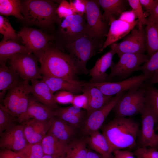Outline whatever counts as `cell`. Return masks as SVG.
<instances>
[{
	"label": "cell",
	"instance_id": "1",
	"mask_svg": "<svg viewBox=\"0 0 158 158\" xmlns=\"http://www.w3.org/2000/svg\"><path fill=\"white\" fill-rule=\"evenodd\" d=\"M34 55L40 63L42 75L60 78L74 82L79 81L77 77L79 73L74 62L68 54L58 47L49 44Z\"/></svg>",
	"mask_w": 158,
	"mask_h": 158
},
{
	"label": "cell",
	"instance_id": "2",
	"mask_svg": "<svg viewBox=\"0 0 158 158\" xmlns=\"http://www.w3.org/2000/svg\"><path fill=\"white\" fill-rule=\"evenodd\" d=\"M139 127V123L132 118L116 116L104 126L102 134L113 153L115 150L135 147Z\"/></svg>",
	"mask_w": 158,
	"mask_h": 158
},
{
	"label": "cell",
	"instance_id": "3",
	"mask_svg": "<svg viewBox=\"0 0 158 158\" xmlns=\"http://www.w3.org/2000/svg\"><path fill=\"white\" fill-rule=\"evenodd\" d=\"M58 6L50 0L22 1L21 10L23 20L29 25L44 28L50 27L56 20Z\"/></svg>",
	"mask_w": 158,
	"mask_h": 158
},
{
	"label": "cell",
	"instance_id": "4",
	"mask_svg": "<svg viewBox=\"0 0 158 158\" xmlns=\"http://www.w3.org/2000/svg\"><path fill=\"white\" fill-rule=\"evenodd\" d=\"M102 44L100 41L87 34L65 46L68 54L75 63L79 74H87L89 70L87 64L97 52H100Z\"/></svg>",
	"mask_w": 158,
	"mask_h": 158
},
{
	"label": "cell",
	"instance_id": "5",
	"mask_svg": "<svg viewBox=\"0 0 158 158\" xmlns=\"http://www.w3.org/2000/svg\"><path fill=\"white\" fill-rule=\"evenodd\" d=\"M117 63L113 62L110 67L111 71L105 81L110 82L114 78L120 80L129 77L135 71H139L140 66L149 58L145 54L126 53L123 54Z\"/></svg>",
	"mask_w": 158,
	"mask_h": 158
},
{
	"label": "cell",
	"instance_id": "6",
	"mask_svg": "<svg viewBox=\"0 0 158 158\" xmlns=\"http://www.w3.org/2000/svg\"><path fill=\"white\" fill-rule=\"evenodd\" d=\"M145 94L143 84L138 89L127 91L118 100L112 110L116 116L126 117L140 113L145 105Z\"/></svg>",
	"mask_w": 158,
	"mask_h": 158
},
{
	"label": "cell",
	"instance_id": "7",
	"mask_svg": "<svg viewBox=\"0 0 158 158\" xmlns=\"http://www.w3.org/2000/svg\"><path fill=\"white\" fill-rule=\"evenodd\" d=\"M140 113L141 117V125L137 140L138 147H150L158 148V138L155 133L154 128L158 121L155 114L147 104Z\"/></svg>",
	"mask_w": 158,
	"mask_h": 158
},
{
	"label": "cell",
	"instance_id": "8",
	"mask_svg": "<svg viewBox=\"0 0 158 158\" xmlns=\"http://www.w3.org/2000/svg\"><path fill=\"white\" fill-rule=\"evenodd\" d=\"M110 47L119 58L125 54H144L147 51L145 28L143 26L134 28L121 42L114 43Z\"/></svg>",
	"mask_w": 158,
	"mask_h": 158
},
{
	"label": "cell",
	"instance_id": "9",
	"mask_svg": "<svg viewBox=\"0 0 158 158\" xmlns=\"http://www.w3.org/2000/svg\"><path fill=\"white\" fill-rule=\"evenodd\" d=\"M9 63L23 80H42V75L36 56L33 54H18L11 57Z\"/></svg>",
	"mask_w": 158,
	"mask_h": 158
},
{
	"label": "cell",
	"instance_id": "10",
	"mask_svg": "<svg viewBox=\"0 0 158 158\" xmlns=\"http://www.w3.org/2000/svg\"><path fill=\"white\" fill-rule=\"evenodd\" d=\"M85 17L87 34L100 41L107 34V24L103 19L98 0H86Z\"/></svg>",
	"mask_w": 158,
	"mask_h": 158
},
{
	"label": "cell",
	"instance_id": "11",
	"mask_svg": "<svg viewBox=\"0 0 158 158\" xmlns=\"http://www.w3.org/2000/svg\"><path fill=\"white\" fill-rule=\"evenodd\" d=\"M85 16L75 14L64 18L59 27V39L65 46L87 34Z\"/></svg>",
	"mask_w": 158,
	"mask_h": 158
},
{
	"label": "cell",
	"instance_id": "12",
	"mask_svg": "<svg viewBox=\"0 0 158 158\" xmlns=\"http://www.w3.org/2000/svg\"><path fill=\"white\" fill-rule=\"evenodd\" d=\"M150 74H143L133 76L117 82L105 81L98 83H87L99 89L103 94L108 96L114 95L130 90L139 88L152 76Z\"/></svg>",
	"mask_w": 158,
	"mask_h": 158
},
{
	"label": "cell",
	"instance_id": "13",
	"mask_svg": "<svg viewBox=\"0 0 158 158\" xmlns=\"http://www.w3.org/2000/svg\"><path fill=\"white\" fill-rule=\"evenodd\" d=\"M18 34L29 53L34 55L45 49L54 38L53 36L32 28L24 27Z\"/></svg>",
	"mask_w": 158,
	"mask_h": 158
},
{
	"label": "cell",
	"instance_id": "14",
	"mask_svg": "<svg viewBox=\"0 0 158 158\" xmlns=\"http://www.w3.org/2000/svg\"><path fill=\"white\" fill-rule=\"evenodd\" d=\"M126 92L116 95L104 106L86 115L83 128V133L85 135H90L99 130L109 114L113 110L118 100Z\"/></svg>",
	"mask_w": 158,
	"mask_h": 158
},
{
	"label": "cell",
	"instance_id": "15",
	"mask_svg": "<svg viewBox=\"0 0 158 158\" xmlns=\"http://www.w3.org/2000/svg\"><path fill=\"white\" fill-rule=\"evenodd\" d=\"M0 136V149H6L19 152L28 144L21 124L5 130Z\"/></svg>",
	"mask_w": 158,
	"mask_h": 158
},
{
	"label": "cell",
	"instance_id": "16",
	"mask_svg": "<svg viewBox=\"0 0 158 158\" xmlns=\"http://www.w3.org/2000/svg\"><path fill=\"white\" fill-rule=\"evenodd\" d=\"M52 118L44 121L30 119L21 124L28 144L41 143L48 132L52 123Z\"/></svg>",
	"mask_w": 158,
	"mask_h": 158
},
{
	"label": "cell",
	"instance_id": "17",
	"mask_svg": "<svg viewBox=\"0 0 158 158\" xmlns=\"http://www.w3.org/2000/svg\"><path fill=\"white\" fill-rule=\"evenodd\" d=\"M55 110L41 103L30 94L27 110L20 123L32 119L43 121L49 120L54 116Z\"/></svg>",
	"mask_w": 158,
	"mask_h": 158
},
{
	"label": "cell",
	"instance_id": "18",
	"mask_svg": "<svg viewBox=\"0 0 158 158\" xmlns=\"http://www.w3.org/2000/svg\"><path fill=\"white\" fill-rule=\"evenodd\" d=\"M138 22L137 19L132 23L119 19L113 21L110 25L109 30L106 36V39L102 44L100 52L107 47L115 43L129 33L138 24Z\"/></svg>",
	"mask_w": 158,
	"mask_h": 158
},
{
	"label": "cell",
	"instance_id": "19",
	"mask_svg": "<svg viewBox=\"0 0 158 158\" xmlns=\"http://www.w3.org/2000/svg\"><path fill=\"white\" fill-rule=\"evenodd\" d=\"M31 81L30 94L39 102L49 107L56 109L59 107L55 101L54 94L44 82L42 80H33Z\"/></svg>",
	"mask_w": 158,
	"mask_h": 158
},
{
	"label": "cell",
	"instance_id": "20",
	"mask_svg": "<svg viewBox=\"0 0 158 158\" xmlns=\"http://www.w3.org/2000/svg\"><path fill=\"white\" fill-rule=\"evenodd\" d=\"M48 86L53 94L60 90L69 91L75 95L83 92L85 82H74L63 78L42 75V79Z\"/></svg>",
	"mask_w": 158,
	"mask_h": 158
},
{
	"label": "cell",
	"instance_id": "21",
	"mask_svg": "<svg viewBox=\"0 0 158 158\" xmlns=\"http://www.w3.org/2000/svg\"><path fill=\"white\" fill-rule=\"evenodd\" d=\"M115 54L111 49L97 61L94 66L89 71L91 77L90 83H98L106 81L108 76L106 71L113 63V58Z\"/></svg>",
	"mask_w": 158,
	"mask_h": 158
},
{
	"label": "cell",
	"instance_id": "22",
	"mask_svg": "<svg viewBox=\"0 0 158 158\" xmlns=\"http://www.w3.org/2000/svg\"><path fill=\"white\" fill-rule=\"evenodd\" d=\"M75 128L63 120L54 116L47 133L69 144L73 140V139L75 133Z\"/></svg>",
	"mask_w": 158,
	"mask_h": 158
},
{
	"label": "cell",
	"instance_id": "23",
	"mask_svg": "<svg viewBox=\"0 0 158 158\" xmlns=\"http://www.w3.org/2000/svg\"><path fill=\"white\" fill-rule=\"evenodd\" d=\"M98 2L104 11L103 19L109 25L125 11L128 2L124 0H99Z\"/></svg>",
	"mask_w": 158,
	"mask_h": 158
},
{
	"label": "cell",
	"instance_id": "24",
	"mask_svg": "<svg viewBox=\"0 0 158 158\" xmlns=\"http://www.w3.org/2000/svg\"><path fill=\"white\" fill-rule=\"evenodd\" d=\"M85 92L88 98V104L86 110V115L100 109L107 104L113 96L107 95L98 88L85 83L83 92Z\"/></svg>",
	"mask_w": 158,
	"mask_h": 158
},
{
	"label": "cell",
	"instance_id": "25",
	"mask_svg": "<svg viewBox=\"0 0 158 158\" xmlns=\"http://www.w3.org/2000/svg\"><path fill=\"white\" fill-rule=\"evenodd\" d=\"M28 83V81L20 80L7 91L2 102L5 108L18 118L21 94Z\"/></svg>",
	"mask_w": 158,
	"mask_h": 158
},
{
	"label": "cell",
	"instance_id": "26",
	"mask_svg": "<svg viewBox=\"0 0 158 158\" xmlns=\"http://www.w3.org/2000/svg\"><path fill=\"white\" fill-rule=\"evenodd\" d=\"M86 112L83 109L73 105L59 107L55 109L54 116L60 118L75 128L80 126Z\"/></svg>",
	"mask_w": 158,
	"mask_h": 158
},
{
	"label": "cell",
	"instance_id": "27",
	"mask_svg": "<svg viewBox=\"0 0 158 158\" xmlns=\"http://www.w3.org/2000/svg\"><path fill=\"white\" fill-rule=\"evenodd\" d=\"M0 101L2 103L7 91L20 80L17 72L6 63H0Z\"/></svg>",
	"mask_w": 158,
	"mask_h": 158
},
{
	"label": "cell",
	"instance_id": "28",
	"mask_svg": "<svg viewBox=\"0 0 158 158\" xmlns=\"http://www.w3.org/2000/svg\"><path fill=\"white\" fill-rule=\"evenodd\" d=\"M41 144L44 155L60 156L68 151L70 145L58 139L47 133L42 141Z\"/></svg>",
	"mask_w": 158,
	"mask_h": 158
},
{
	"label": "cell",
	"instance_id": "29",
	"mask_svg": "<svg viewBox=\"0 0 158 158\" xmlns=\"http://www.w3.org/2000/svg\"><path fill=\"white\" fill-rule=\"evenodd\" d=\"M89 136L87 145L91 149L105 158H114L109 143L102 134L98 130Z\"/></svg>",
	"mask_w": 158,
	"mask_h": 158
},
{
	"label": "cell",
	"instance_id": "30",
	"mask_svg": "<svg viewBox=\"0 0 158 158\" xmlns=\"http://www.w3.org/2000/svg\"><path fill=\"white\" fill-rule=\"evenodd\" d=\"M29 53L24 45L11 40H1L0 42V63H6V60L18 54Z\"/></svg>",
	"mask_w": 158,
	"mask_h": 158
},
{
	"label": "cell",
	"instance_id": "31",
	"mask_svg": "<svg viewBox=\"0 0 158 158\" xmlns=\"http://www.w3.org/2000/svg\"><path fill=\"white\" fill-rule=\"evenodd\" d=\"M145 27L147 55L150 58L158 51V24L149 17Z\"/></svg>",
	"mask_w": 158,
	"mask_h": 158
},
{
	"label": "cell",
	"instance_id": "32",
	"mask_svg": "<svg viewBox=\"0 0 158 158\" xmlns=\"http://www.w3.org/2000/svg\"><path fill=\"white\" fill-rule=\"evenodd\" d=\"M21 2L19 0H0L1 15L12 16L23 20V17L21 10Z\"/></svg>",
	"mask_w": 158,
	"mask_h": 158
},
{
	"label": "cell",
	"instance_id": "33",
	"mask_svg": "<svg viewBox=\"0 0 158 158\" xmlns=\"http://www.w3.org/2000/svg\"><path fill=\"white\" fill-rule=\"evenodd\" d=\"M67 152L68 158H86L88 150L87 138L74 140L69 144Z\"/></svg>",
	"mask_w": 158,
	"mask_h": 158
},
{
	"label": "cell",
	"instance_id": "34",
	"mask_svg": "<svg viewBox=\"0 0 158 158\" xmlns=\"http://www.w3.org/2000/svg\"><path fill=\"white\" fill-rule=\"evenodd\" d=\"M20 124L18 118L0 104V135L5 130Z\"/></svg>",
	"mask_w": 158,
	"mask_h": 158
},
{
	"label": "cell",
	"instance_id": "35",
	"mask_svg": "<svg viewBox=\"0 0 158 158\" xmlns=\"http://www.w3.org/2000/svg\"><path fill=\"white\" fill-rule=\"evenodd\" d=\"M143 85L145 90V103L152 109L158 121V89L147 82Z\"/></svg>",
	"mask_w": 158,
	"mask_h": 158
},
{
	"label": "cell",
	"instance_id": "36",
	"mask_svg": "<svg viewBox=\"0 0 158 158\" xmlns=\"http://www.w3.org/2000/svg\"><path fill=\"white\" fill-rule=\"evenodd\" d=\"M0 32L3 36L2 40H11L18 42L21 39L10 23L9 20L2 16H0Z\"/></svg>",
	"mask_w": 158,
	"mask_h": 158
},
{
	"label": "cell",
	"instance_id": "37",
	"mask_svg": "<svg viewBox=\"0 0 158 158\" xmlns=\"http://www.w3.org/2000/svg\"><path fill=\"white\" fill-rule=\"evenodd\" d=\"M18 152L23 158H42L44 155L41 143L28 144Z\"/></svg>",
	"mask_w": 158,
	"mask_h": 158
},
{
	"label": "cell",
	"instance_id": "38",
	"mask_svg": "<svg viewBox=\"0 0 158 158\" xmlns=\"http://www.w3.org/2000/svg\"><path fill=\"white\" fill-rule=\"evenodd\" d=\"M128 1L137 18L138 27L146 25L147 19L145 16L140 0H128Z\"/></svg>",
	"mask_w": 158,
	"mask_h": 158
},
{
	"label": "cell",
	"instance_id": "39",
	"mask_svg": "<svg viewBox=\"0 0 158 158\" xmlns=\"http://www.w3.org/2000/svg\"><path fill=\"white\" fill-rule=\"evenodd\" d=\"M158 70V51L153 54L145 63L141 65L140 71L143 74H150L152 75Z\"/></svg>",
	"mask_w": 158,
	"mask_h": 158
},
{
	"label": "cell",
	"instance_id": "40",
	"mask_svg": "<svg viewBox=\"0 0 158 158\" xmlns=\"http://www.w3.org/2000/svg\"><path fill=\"white\" fill-rule=\"evenodd\" d=\"M157 149L150 147H138L133 153L136 158H158Z\"/></svg>",
	"mask_w": 158,
	"mask_h": 158
},
{
	"label": "cell",
	"instance_id": "41",
	"mask_svg": "<svg viewBox=\"0 0 158 158\" xmlns=\"http://www.w3.org/2000/svg\"><path fill=\"white\" fill-rule=\"evenodd\" d=\"M57 15L60 18H65L76 14L70 3L65 0L61 1L56 10Z\"/></svg>",
	"mask_w": 158,
	"mask_h": 158
},
{
	"label": "cell",
	"instance_id": "42",
	"mask_svg": "<svg viewBox=\"0 0 158 158\" xmlns=\"http://www.w3.org/2000/svg\"><path fill=\"white\" fill-rule=\"evenodd\" d=\"M75 95L66 90L58 91L54 94L55 102L62 104H72Z\"/></svg>",
	"mask_w": 158,
	"mask_h": 158
},
{
	"label": "cell",
	"instance_id": "43",
	"mask_svg": "<svg viewBox=\"0 0 158 158\" xmlns=\"http://www.w3.org/2000/svg\"><path fill=\"white\" fill-rule=\"evenodd\" d=\"M72 104L86 111L88 104V98L87 93L84 91L81 94L75 95Z\"/></svg>",
	"mask_w": 158,
	"mask_h": 158
},
{
	"label": "cell",
	"instance_id": "44",
	"mask_svg": "<svg viewBox=\"0 0 158 158\" xmlns=\"http://www.w3.org/2000/svg\"><path fill=\"white\" fill-rule=\"evenodd\" d=\"M69 3L76 14L84 15L86 11V0H75Z\"/></svg>",
	"mask_w": 158,
	"mask_h": 158
},
{
	"label": "cell",
	"instance_id": "45",
	"mask_svg": "<svg viewBox=\"0 0 158 158\" xmlns=\"http://www.w3.org/2000/svg\"><path fill=\"white\" fill-rule=\"evenodd\" d=\"M136 17L132 10L125 11L121 14L118 19L127 22L132 23L136 20Z\"/></svg>",
	"mask_w": 158,
	"mask_h": 158
},
{
	"label": "cell",
	"instance_id": "46",
	"mask_svg": "<svg viewBox=\"0 0 158 158\" xmlns=\"http://www.w3.org/2000/svg\"><path fill=\"white\" fill-rule=\"evenodd\" d=\"M0 158H23L18 152L6 149H0Z\"/></svg>",
	"mask_w": 158,
	"mask_h": 158
},
{
	"label": "cell",
	"instance_id": "47",
	"mask_svg": "<svg viewBox=\"0 0 158 158\" xmlns=\"http://www.w3.org/2000/svg\"><path fill=\"white\" fill-rule=\"evenodd\" d=\"M113 153L114 158H136L133 153L128 150H117Z\"/></svg>",
	"mask_w": 158,
	"mask_h": 158
},
{
	"label": "cell",
	"instance_id": "48",
	"mask_svg": "<svg viewBox=\"0 0 158 158\" xmlns=\"http://www.w3.org/2000/svg\"><path fill=\"white\" fill-rule=\"evenodd\" d=\"M142 6L148 12L153 10L158 4V0H140Z\"/></svg>",
	"mask_w": 158,
	"mask_h": 158
},
{
	"label": "cell",
	"instance_id": "49",
	"mask_svg": "<svg viewBox=\"0 0 158 158\" xmlns=\"http://www.w3.org/2000/svg\"><path fill=\"white\" fill-rule=\"evenodd\" d=\"M149 17L154 22L158 24V4L152 11L149 12Z\"/></svg>",
	"mask_w": 158,
	"mask_h": 158
},
{
	"label": "cell",
	"instance_id": "50",
	"mask_svg": "<svg viewBox=\"0 0 158 158\" xmlns=\"http://www.w3.org/2000/svg\"><path fill=\"white\" fill-rule=\"evenodd\" d=\"M147 81L148 83L151 85L158 83V70L155 72Z\"/></svg>",
	"mask_w": 158,
	"mask_h": 158
},
{
	"label": "cell",
	"instance_id": "51",
	"mask_svg": "<svg viewBox=\"0 0 158 158\" xmlns=\"http://www.w3.org/2000/svg\"><path fill=\"white\" fill-rule=\"evenodd\" d=\"M86 158H105L101 155L90 150H88L87 155Z\"/></svg>",
	"mask_w": 158,
	"mask_h": 158
},
{
	"label": "cell",
	"instance_id": "52",
	"mask_svg": "<svg viewBox=\"0 0 158 158\" xmlns=\"http://www.w3.org/2000/svg\"><path fill=\"white\" fill-rule=\"evenodd\" d=\"M59 156H52L47 155H44L42 158H56Z\"/></svg>",
	"mask_w": 158,
	"mask_h": 158
},
{
	"label": "cell",
	"instance_id": "53",
	"mask_svg": "<svg viewBox=\"0 0 158 158\" xmlns=\"http://www.w3.org/2000/svg\"><path fill=\"white\" fill-rule=\"evenodd\" d=\"M56 158H68V154L67 153L65 154L58 157Z\"/></svg>",
	"mask_w": 158,
	"mask_h": 158
},
{
	"label": "cell",
	"instance_id": "54",
	"mask_svg": "<svg viewBox=\"0 0 158 158\" xmlns=\"http://www.w3.org/2000/svg\"><path fill=\"white\" fill-rule=\"evenodd\" d=\"M157 135L158 138V134H157Z\"/></svg>",
	"mask_w": 158,
	"mask_h": 158
}]
</instances>
